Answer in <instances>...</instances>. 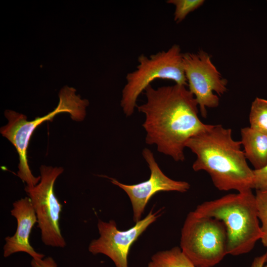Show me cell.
Here are the masks:
<instances>
[{
	"mask_svg": "<svg viewBox=\"0 0 267 267\" xmlns=\"http://www.w3.org/2000/svg\"><path fill=\"white\" fill-rule=\"evenodd\" d=\"M63 171L61 167L42 165L40 168V182L33 187L26 185L24 189L36 213L42 241L45 245L53 247L64 248L66 245L59 225L62 205L54 191L55 181Z\"/></svg>",
	"mask_w": 267,
	"mask_h": 267,
	"instance_id": "7",
	"label": "cell"
},
{
	"mask_svg": "<svg viewBox=\"0 0 267 267\" xmlns=\"http://www.w3.org/2000/svg\"><path fill=\"white\" fill-rule=\"evenodd\" d=\"M265 267H267V264L265 265Z\"/></svg>",
	"mask_w": 267,
	"mask_h": 267,
	"instance_id": "21",
	"label": "cell"
},
{
	"mask_svg": "<svg viewBox=\"0 0 267 267\" xmlns=\"http://www.w3.org/2000/svg\"><path fill=\"white\" fill-rule=\"evenodd\" d=\"M11 215L16 219L15 233L5 238L3 247L4 257L7 258L18 252H24L35 260L43 259L44 255L37 252L30 243L32 229L37 222V218L30 198L27 196L17 200L12 204Z\"/></svg>",
	"mask_w": 267,
	"mask_h": 267,
	"instance_id": "11",
	"label": "cell"
},
{
	"mask_svg": "<svg viewBox=\"0 0 267 267\" xmlns=\"http://www.w3.org/2000/svg\"><path fill=\"white\" fill-rule=\"evenodd\" d=\"M31 265L32 267H57L56 262L51 257L38 260L32 259Z\"/></svg>",
	"mask_w": 267,
	"mask_h": 267,
	"instance_id": "18",
	"label": "cell"
},
{
	"mask_svg": "<svg viewBox=\"0 0 267 267\" xmlns=\"http://www.w3.org/2000/svg\"><path fill=\"white\" fill-rule=\"evenodd\" d=\"M241 142L245 157L254 170L262 169L267 164V134L250 127L241 129Z\"/></svg>",
	"mask_w": 267,
	"mask_h": 267,
	"instance_id": "12",
	"label": "cell"
},
{
	"mask_svg": "<svg viewBox=\"0 0 267 267\" xmlns=\"http://www.w3.org/2000/svg\"><path fill=\"white\" fill-rule=\"evenodd\" d=\"M147 267H196L183 253L180 247L161 251L151 258Z\"/></svg>",
	"mask_w": 267,
	"mask_h": 267,
	"instance_id": "13",
	"label": "cell"
},
{
	"mask_svg": "<svg viewBox=\"0 0 267 267\" xmlns=\"http://www.w3.org/2000/svg\"><path fill=\"white\" fill-rule=\"evenodd\" d=\"M142 156L150 171L148 179L135 184H126L117 179L107 177L111 182L122 188L128 195L133 211V220L135 223L141 220L144 209L150 198L160 191H187L190 184L185 181L175 180L167 177L160 168L153 153L145 148Z\"/></svg>",
	"mask_w": 267,
	"mask_h": 267,
	"instance_id": "10",
	"label": "cell"
},
{
	"mask_svg": "<svg viewBox=\"0 0 267 267\" xmlns=\"http://www.w3.org/2000/svg\"><path fill=\"white\" fill-rule=\"evenodd\" d=\"M146 101L136 108L145 115V142L176 162L185 159L188 140L209 129L198 116V104L186 86L175 84L144 90Z\"/></svg>",
	"mask_w": 267,
	"mask_h": 267,
	"instance_id": "1",
	"label": "cell"
},
{
	"mask_svg": "<svg viewBox=\"0 0 267 267\" xmlns=\"http://www.w3.org/2000/svg\"><path fill=\"white\" fill-rule=\"evenodd\" d=\"M162 209L153 213L151 209L142 220L128 230L118 229L114 220L105 222L99 220V237L92 240L88 247L93 255L102 254L109 257L116 267H128V257L132 245L147 228L161 216Z\"/></svg>",
	"mask_w": 267,
	"mask_h": 267,
	"instance_id": "9",
	"label": "cell"
},
{
	"mask_svg": "<svg viewBox=\"0 0 267 267\" xmlns=\"http://www.w3.org/2000/svg\"><path fill=\"white\" fill-rule=\"evenodd\" d=\"M73 88L64 87L59 93V102L52 112L43 117H37L34 120L28 121L27 117L15 111L6 110L4 116L8 123L0 129L1 134L14 146L19 156L17 176L27 184L33 187L40 181L41 177L34 176L28 165L27 149L31 137L39 125L46 121H52L54 117L61 113H68L74 121L84 120L86 115V107L89 102L82 99L75 93Z\"/></svg>",
	"mask_w": 267,
	"mask_h": 267,
	"instance_id": "4",
	"label": "cell"
},
{
	"mask_svg": "<svg viewBox=\"0 0 267 267\" xmlns=\"http://www.w3.org/2000/svg\"><path fill=\"white\" fill-rule=\"evenodd\" d=\"M249 119L251 128L267 134V99L258 97L254 99Z\"/></svg>",
	"mask_w": 267,
	"mask_h": 267,
	"instance_id": "14",
	"label": "cell"
},
{
	"mask_svg": "<svg viewBox=\"0 0 267 267\" xmlns=\"http://www.w3.org/2000/svg\"><path fill=\"white\" fill-rule=\"evenodd\" d=\"M227 236L222 222L189 212L181 230L180 248L196 267H212L227 254Z\"/></svg>",
	"mask_w": 267,
	"mask_h": 267,
	"instance_id": "6",
	"label": "cell"
},
{
	"mask_svg": "<svg viewBox=\"0 0 267 267\" xmlns=\"http://www.w3.org/2000/svg\"><path fill=\"white\" fill-rule=\"evenodd\" d=\"M194 211L223 222L227 236V254L238 256L249 253L261 240L263 231L252 189L204 202Z\"/></svg>",
	"mask_w": 267,
	"mask_h": 267,
	"instance_id": "3",
	"label": "cell"
},
{
	"mask_svg": "<svg viewBox=\"0 0 267 267\" xmlns=\"http://www.w3.org/2000/svg\"><path fill=\"white\" fill-rule=\"evenodd\" d=\"M262 231L263 234L261 240L263 245L267 249V229Z\"/></svg>",
	"mask_w": 267,
	"mask_h": 267,
	"instance_id": "20",
	"label": "cell"
},
{
	"mask_svg": "<svg viewBox=\"0 0 267 267\" xmlns=\"http://www.w3.org/2000/svg\"><path fill=\"white\" fill-rule=\"evenodd\" d=\"M179 45L174 44L163 50L147 56H138V65L126 76L127 83L122 91L121 106L126 116H131L136 108L137 99L150 83L158 79L170 80L176 84L187 86Z\"/></svg>",
	"mask_w": 267,
	"mask_h": 267,
	"instance_id": "5",
	"label": "cell"
},
{
	"mask_svg": "<svg viewBox=\"0 0 267 267\" xmlns=\"http://www.w3.org/2000/svg\"><path fill=\"white\" fill-rule=\"evenodd\" d=\"M253 189L267 192V164L259 170H254Z\"/></svg>",
	"mask_w": 267,
	"mask_h": 267,
	"instance_id": "17",
	"label": "cell"
},
{
	"mask_svg": "<svg viewBox=\"0 0 267 267\" xmlns=\"http://www.w3.org/2000/svg\"><path fill=\"white\" fill-rule=\"evenodd\" d=\"M183 67L189 90L194 96L203 118L207 115V108L217 107L219 95L227 90V81L212 63L211 56L203 50L183 54Z\"/></svg>",
	"mask_w": 267,
	"mask_h": 267,
	"instance_id": "8",
	"label": "cell"
},
{
	"mask_svg": "<svg viewBox=\"0 0 267 267\" xmlns=\"http://www.w3.org/2000/svg\"><path fill=\"white\" fill-rule=\"evenodd\" d=\"M267 262V252L256 257L252 263L251 267H265Z\"/></svg>",
	"mask_w": 267,
	"mask_h": 267,
	"instance_id": "19",
	"label": "cell"
},
{
	"mask_svg": "<svg viewBox=\"0 0 267 267\" xmlns=\"http://www.w3.org/2000/svg\"><path fill=\"white\" fill-rule=\"evenodd\" d=\"M255 203L262 230L267 229V192L256 190Z\"/></svg>",
	"mask_w": 267,
	"mask_h": 267,
	"instance_id": "16",
	"label": "cell"
},
{
	"mask_svg": "<svg viewBox=\"0 0 267 267\" xmlns=\"http://www.w3.org/2000/svg\"><path fill=\"white\" fill-rule=\"evenodd\" d=\"M203 0H169L167 2L175 6L174 21L179 23L190 12L201 6Z\"/></svg>",
	"mask_w": 267,
	"mask_h": 267,
	"instance_id": "15",
	"label": "cell"
},
{
	"mask_svg": "<svg viewBox=\"0 0 267 267\" xmlns=\"http://www.w3.org/2000/svg\"><path fill=\"white\" fill-rule=\"evenodd\" d=\"M241 141L234 140L230 129L211 125L190 138L185 144L196 156L195 171H204L221 191L238 192L253 189L254 170L248 165Z\"/></svg>",
	"mask_w": 267,
	"mask_h": 267,
	"instance_id": "2",
	"label": "cell"
}]
</instances>
